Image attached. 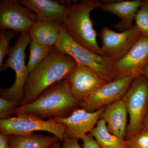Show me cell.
Returning <instances> with one entry per match:
<instances>
[{"instance_id": "cell-27", "label": "cell", "mask_w": 148, "mask_h": 148, "mask_svg": "<svg viewBox=\"0 0 148 148\" xmlns=\"http://www.w3.org/2000/svg\"><path fill=\"white\" fill-rule=\"evenodd\" d=\"M0 148H11L9 143L8 135L0 133Z\"/></svg>"}, {"instance_id": "cell-10", "label": "cell", "mask_w": 148, "mask_h": 148, "mask_svg": "<svg viewBox=\"0 0 148 148\" xmlns=\"http://www.w3.org/2000/svg\"><path fill=\"white\" fill-rule=\"evenodd\" d=\"M148 65V35H142L124 56L114 61L112 81L129 75H139Z\"/></svg>"}, {"instance_id": "cell-2", "label": "cell", "mask_w": 148, "mask_h": 148, "mask_svg": "<svg viewBox=\"0 0 148 148\" xmlns=\"http://www.w3.org/2000/svg\"><path fill=\"white\" fill-rule=\"evenodd\" d=\"M79 103L65 78L49 87L34 102L16 108L13 114H32L42 120L47 118L67 117L75 110Z\"/></svg>"}, {"instance_id": "cell-17", "label": "cell", "mask_w": 148, "mask_h": 148, "mask_svg": "<svg viewBox=\"0 0 148 148\" xmlns=\"http://www.w3.org/2000/svg\"><path fill=\"white\" fill-rule=\"evenodd\" d=\"M61 24L37 21L29 33L32 41L42 45L54 46L59 38Z\"/></svg>"}, {"instance_id": "cell-30", "label": "cell", "mask_w": 148, "mask_h": 148, "mask_svg": "<svg viewBox=\"0 0 148 148\" xmlns=\"http://www.w3.org/2000/svg\"><path fill=\"white\" fill-rule=\"evenodd\" d=\"M49 148H61V145L60 143L58 141L53 143L51 145Z\"/></svg>"}, {"instance_id": "cell-11", "label": "cell", "mask_w": 148, "mask_h": 148, "mask_svg": "<svg viewBox=\"0 0 148 148\" xmlns=\"http://www.w3.org/2000/svg\"><path fill=\"white\" fill-rule=\"evenodd\" d=\"M138 76H127L107 83L98 91L79 102V105L87 112H93L121 99L132 81Z\"/></svg>"}, {"instance_id": "cell-13", "label": "cell", "mask_w": 148, "mask_h": 148, "mask_svg": "<svg viewBox=\"0 0 148 148\" xmlns=\"http://www.w3.org/2000/svg\"><path fill=\"white\" fill-rule=\"evenodd\" d=\"M105 108V107H103L93 112L82 108L76 109L67 117L52 118L56 122L66 125L64 138L79 140L95 127Z\"/></svg>"}, {"instance_id": "cell-15", "label": "cell", "mask_w": 148, "mask_h": 148, "mask_svg": "<svg viewBox=\"0 0 148 148\" xmlns=\"http://www.w3.org/2000/svg\"><path fill=\"white\" fill-rule=\"evenodd\" d=\"M143 2L142 0H108L101 8L119 17L120 21L115 24L114 27L117 30L122 32L129 30L134 26L133 21Z\"/></svg>"}, {"instance_id": "cell-18", "label": "cell", "mask_w": 148, "mask_h": 148, "mask_svg": "<svg viewBox=\"0 0 148 148\" xmlns=\"http://www.w3.org/2000/svg\"><path fill=\"white\" fill-rule=\"evenodd\" d=\"M11 148H49L59 139L55 136L38 135L34 133L26 135H8Z\"/></svg>"}, {"instance_id": "cell-21", "label": "cell", "mask_w": 148, "mask_h": 148, "mask_svg": "<svg viewBox=\"0 0 148 148\" xmlns=\"http://www.w3.org/2000/svg\"><path fill=\"white\" fill-rule=\"evenodd\" d=\"M142 35H148V0L143 1L135 19Z\"/></svg>"}, {"instance_id": "cell-19", "label": "cell", "mask_w": 148, "mask_h": 148, "mask_svg": "<svg viewBox=\"0 0 148 148\" xmlns=\"http://www.w3.org/2000/svg\"><path fill=\"white\" fill-rule=\"evenodd\" d=\"M89 134L103 148H127V140L110 133L103 119L99 120Z\"/></svg>"}, {"instance_id": "cell-8", "label": "cell", "mask_w": 148, "mask_h": 148, "mask_svg": "<svg viewBox=\"0 0 148 148\" xmlns=\"http://www.w3.org/2000/svg\"><path fill=\"white\" fill-rule=\"evenodd\" d=\"M38 21L36 16L28 8L21 5L16 0L0 1V29H10L16 32L30 33Z\"/></svg>"}, {"instance_id": "cell-9", "label": "cell", "mask_w": 148, "mask_h": 148, "mask_svg": "<svg viewBox=\"0 0 148 148\" xmlns=\"http://www.w3.org/2000/svg\"><path fill=\"white\" fill-rule=\"evenodd\" d=\"M141 35L135 24L129 30L121 33L114 32L108 26H103L99 36L104 55L114 61L118 60L129 51Z\"/></svg>"}, {"instance_id": "cell-16", "label": "cell", "mask_w": 148, "mask_h": 148, "mask_svg": "<svg viewBox=\"0 0 148 148\" xmlns=\"http://www.w3.org/2000/svg\"><path fill=\"white\" fill-rule=\"evenodd\" d=\"M127 114L124 102L120 99L105 107L100 119L106 122L107 129L110 133L125 140Z\"/></svg>"}, {"instance_id": "cell-5", "label": "cell", "mask_w": 148, "mask_h": 148, "mask_svg": "<svg viewBox=\"0 0 148 148\" xmlns=\"http://www.w3.org/2000/svg\"><path fill=\"white\" fill-rule=\"evenodd\" d=\"M31 41L29 33L20 34L14 45L10 48L8 58L0 70L1 71L10 68L16 75L13 85L10 88H2L0 90L1 97L8 101H17L20 103L22 101L24 85L29 75L25 63V50Z\"/></svg>"}, {"instance_id": "cell-7", "label": "cell", "mask_w": 148, "mask_h": 148, "mask_svg": "<svg viewBox=\"0 0 148 148\" xmlns=\"http://www.w3.org/2000/svg\"><path fill=\"white\" fill-rule=\"evenodd\" d=\"M16 117L0 120V131L7 135L20 136L34 133L37 131L50 132L63 141L66 129L64 124L57 123L52 118L45 121L32 114H14Z\"/></svg>"}, {"instance_id": "cell-1", "label": "cell", "mask_w": 148, "mask_h": 148, "mask_svg": "<svg viewBox=\"0 0 148 148\" xmlns=\"http://www.w3.org/2000/svg\"><path fill=\"white\" fill-rule=\"evenodd\" d=\"M77 64L75 59L53 47L45 59L29 74L19 106L32 103L49 87L66 78Z\"/></svg>"}, {"instance_id": "cell-24", "label": "cell", "mask_w": 148, "mask_h": 148, "mask_svg": "<svg viewBox=\"0 0 148 148\" xmlns=\"http://www.w3.org/2000/svg\"><path fill=\"white\" fill-rule=\"evenodd\" d=\"M19 102L10 101L1 97L0 98V119L1 120L8 119L17 106H20Z\"/></svg>"}, {"instance_id": "cell-29", "label": "cell", "mask_w": 148, "mask_h": 148, "mask_svg": "<svg viewBox=\"0 0 148 148\" xmlns=\"http://www.w3.org/2000/svg\"><path fill=\"white\" fill-rule=\"evenodd\" d=\"M141 75H143L148 80V65L145 66L141 71Z\"/></svg>"}, {"instance_id": "cell-3", "label": "cell", "mask_w": 148, "mask_h": 148, "mask_svg": "<svg viewBox=\"0 0 148 148\" xmlns=\"http://www.w3.org/2000/svg\"><path fill=\"white\" fill-rule=\"evenodd\" d=\"M108 1V0H83L79 2L71 3L69 16L64 23L73 40L98 55L104 56L97 43V32L93 29L90 13L94 9L101 8Z\"/></svg>"}, {"instance_id": "cell-4", "label": "cell", "mask_w": 148, "mask_h": 148, "mask_svg": "<svg viewBox=\"0 0 148 148\" xmlns=\"http://www.w3.org/2000/svg\"><path fill=\"white\" fill-rule=\"evenodd\" d=\"M54 46L61 53L73 58L77 63L96 72L107 82L112 81L114 61L107 56L93 53L76 42L70 36L64 23L61 24L59 38Z\"/></svg>"}, {"instance_id": "cell-6", "label": "cell", "mask_w": 148, "mask_h": 148, "mask_svg": "<svg viewBox=\"0 0 148 148\" xmlns=\"http://www.w3.org/2000/svg\"><path fill=\"white\" fill-rule=\"evenodd\" d=\"M129 116L126 140L140 131L148 110V80L143 75L132 81L122 98Z\"/></svg>"}, {"instance_id": "cell-23", "label": "cell", "mask_w": 148, "mask_h": 148, "mask_svg": "<svg viewBox=\"0 0 148 148\" xmlns=\"http://www.w3.org/2000/svg\"><path fill=\"white\" fill-rule=\"evenodd\" d=\"M127 141V148H148V129L141 130Z\"/></svg>"}, {"instance_id": "cell-22", "label": "cell", "mask_w": 148, "mask_h": 148, "mask_svg": "<svg viewBox=\"0 0 148 148\" xmlns=\"http://www.w3.org/2000/svg\"><path fill=\"white\" fill-rule=\"evenodd\" d=\"M16 32L7 30L1 31L0 33V70L3 65V59L8 55L9 50V43L15 36Z\"/></svg>"}, {"instance_id": "cell-12", "label": "cell", "mask_w": 148, "mask_h": 148, "mask_svg": "<svg viewBox=\"0 0 148 148\" xmlns=\"http://www.w3.org/2000/svg\"><path fill=\"white\" fill-rule=\"evenodd\" d=\"M66 79L72 94L79 103L108 83L92 69L78 63Z\"/></svg>"}, {"instance_id": "cell-25", "label": "cell", "mask_w": 148, "mask_h": 148, "mask_svg": "<svg viewBox=\"0 0 148 148\" xmlns=\"http://www.w3.org/2000/svg\"><path fill=\"white\" fill-rule=\"evenodd\" d=\"M83 148H103L90 134L85 135L81 139Z\"/></svg>"}, {"instance_id": "cell-14", "label": "cell", "mask_w": 148, "mask_h": 148, "mask_svg": "<svg viewBox=\"0 0 148 148\" xmlns=\"http://www.w3.org/2000/svg\"><path fill=\"white\" fill-rule=\"evenodd\" d=\"M21 5L32 10L38 21L64 23L69 16L71 2L64 3L51 0H18Z\"/></svg>"}, {"instance_id": "cell-28", "label": "cell", "mask_w": 148, "mask_h": 148, "mask_svg": "<svg viewBox=\"0 0 148 148\" xmlns=\"http://www.w3.org/2000/svg\"><path fill=\"white\" fill-rule=\"evenodd\" d=\"M142 129H148V110L141 130Z\"/></svg>"}, {"instance_id": "cell-20", "label": "cell", "mask_w": 148, "mask_h": 148, "mask_svg": "<svg viewBox=\"0 0 148 148\" xmlns=\"http://www.w3.org/2000/svg\"><path fill=\"white\" fill-rule=\"evenodd\" d=\"M53 47L42 45L34 41H31L30 44V56L27 65L29 74L45 59Z\"/></svg>"}, {"instance_id": "cell-26", "label": "cell", "mask_w": 148, "mask_h": 148, "mask_svg": "<svg viewBox=\"0 0 148 148\" xmlns=\"http://www.w3.org/2000/svg\"><path fill=\"white\" fill-rule=\"evenodd\" d=\"M76 139L64 138L62 148H83L82 147Z\"/></svg>"}]
</instances>
